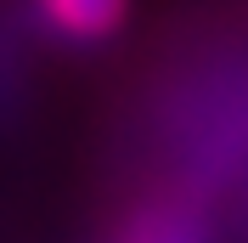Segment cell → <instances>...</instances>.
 <instances>
[{
  "label": "cell",
  "mask_w": 248,
  "mask_h": 243,
  "mask_svg": "<svg viewBox=\"0 0 248 243\" xmlns=\"http://www.w3.org/2000/svg\"><path fill=\"white\" fill-rule=\"evenodd\" d=\"M119 243H209V226L192 204H153L119 232Z\"/></svg>",
  "instance_id": "obj_2"
},
{
  "label": "cell",
  "mask_w": 248,
  "mask_h": 243,
  "mask_svg": "<svg viewBox=\"0 0 248 243\" xmlns=\"http://www.w3.org/2000/svg\"><path fill=\"white\" fill-rule=\"evenodd\" d=\"M34 17L68 46H108L130 23V0H34Z\"/></svg>",
  "instance_id": "obj_1"
}]
</instances>
